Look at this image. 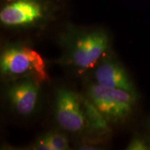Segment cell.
Listing matches in <instances>:
<instances>
[{
	"label": "cell",
	"instance_id": "8992f818",
	"mask_svg": "<svg viewBox=\"0 0 150 150\" xmlns=\"http://www.w3.org/2000/svg\"><path fill=\"white\" fill-rule=\"evenodd\" d=\"M40 83L32 78L19 79L10 82L6 91V97L11 108L18 115L27 117L36 110Z\"/></svg>",
	"mask_w": 150,
	"mask_h": 150
},
{
	"label": "cell",
	"instance_id": "52a82bcc",
	"mask_svg": "<svg viewBox=\"0 0 150 150\" xmlns=\"http://www.w3.org/2000/svg\"><path fill=\"white\" fill-rule=\"evenodd\" d=\"M94 77L95 83L99 86L124 90L137 97L136 88L129 74L110 51L94 68Z\"/></svg>",
	"mask_w": 150,
	"mask_h": 150
},
{
	"label": "cell",
	"instance_id": "9c48e42d",
	"mask_svg": "<svg viewBox=\"0 0 150 150\" xmlns=\"http://www.w3.org/2000/svg\"><path fill=\"white\" fill-rule=\"evenodd\" d=\"M127 150H149L150 142L142 136L133 137L126 148Z\"/></svg>",
	"mask_w": 150,
	"mask_h": 150
},
{
	"label": "cell",
	"instance_id": "5b68a950",
	"mask_svg": "<svg viewBox=\"0 0 150 150\" xmlns=\"http://www.w3.org/2000/svg\"><path fill=\"white\" fill-rule=\"evenodd\" d=\"M54 114L59 126L68 132L79 134L88 127L83 99L70 89L56 91Z\"/></svg>",
	"mask_w": 150,
	"mask_h": 150
},
{
	"label": "cell",
	"instance_id": "ba28073f",
	"mask_svg": "<svg viewBox=\"0 0 150 150\" xmlns=\"http://www.w3.org/2000/svg\"><path fill=\"white\" fill-rule=\"evenodd\" d=\"M30 149L36 150H67L70 149L67 136L58 131H51L42 135L33 142Z\"/></svg>",
	"mask_w": 150,
	"mask_h": 150
},
{
	"label": "cell",
	"instance_id": "3957f363",
	"mask_svg": "<svg viewBox=\"0 0 150 150\" xmlns=\"http://www.w3.org/2000/svg\"><path fill=\"white\" fill-rule=\"evenodd\" d=\"M56 11L52 0H6L0 9V22L9 29H40L54 20Z\"/></svg>",
	"mask_w": 150,
	"mask_h": 150
},
{
	"label": "cell",
	"instance_id": "277c9868",
	"mask_svg": "<svg viewBox=\"0 0 150 150\" xmlns=\"http://www.w3.org/2000/svg\"><path fill=\"white\" fill-rule=\"evenodd\" d=\"M87 98L108 123L118 124L131 115L137 97L124 90L106 88L93 83L88 87Z\"/></svg>",
	"mask_w": 150,
	"mask_h": 150
},
{
	"label": "cell",
	"instance_id": "6da1fadb",
	"mask_svg": "<svg viewBox=\"0 0 150 150\" xmlns=\"http://www.w3.org/2000/svg\"><path fill=\"white\" fill-rule=\"evenodd\" d=\"M59 44L61 64L83 72L95 68L110 51V36L102 28L69 25L60 35Z\"/></svg>",
	"mask_w": 150,
	"mask_h": 150
},
{
	"label": "cell",
	"instance_id": "7a4b0ae2",
	"mask_svg": "<svg viewBox=\"0 0 150 150\" xmlns=\"http://www.w3.org/2000/svg\"><path fill=\"white\" fill-rule=\"evenodd\" d=\"M2 78L11 82L32 78L39 82L48 79L44 60L36 50L24 42H11L4 46L0 55Z\"/></svg>",
	"mask_w": 150,
	"mask_h": 150
}]
</instances>
